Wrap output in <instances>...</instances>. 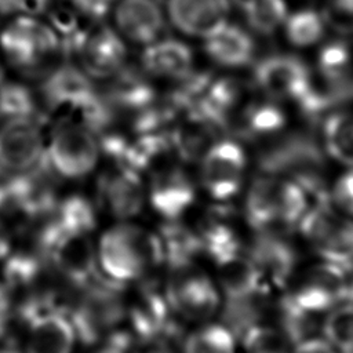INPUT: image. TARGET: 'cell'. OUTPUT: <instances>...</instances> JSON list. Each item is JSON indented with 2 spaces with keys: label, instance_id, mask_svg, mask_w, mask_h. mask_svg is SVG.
Returning <instances> with one entry per match:
<instances>
[{
  "label": "cell",
  "instance_id": "cell-32",
  "mask_svg": "<svg viewBox=\"0 0 353 353\" xmlns=\"http://www.w3.org/2000/svg\"><path fill=\"white\" fill-rule=\"evenodd\" d=\"M37 99L29 85L18 81L0 83V120L36 119Z\"/></svg>",
  "mask_w": 353,
  "mask_h": 353
},
{
  "label": "cell",
  "instance_id": "cell-5",
  "mask_svg": "<svg viewBox=\"0 0 353 353\" xmlns=\"http://www.w3.org/2000/svg\"><path fill=\"white\" fill-rule=\"evenodd\" d=\"M127 307L128 298L123 284L97 274L74 291L66 313L77 341L97 345L121 328L127 319Z\"/></svg>",
  "mask_w": 353,
  "mask_h": 353
},
{
  "label": "cell",
  "instance_id": "cell-14",
  "mask_svg": "<svg viewBox=\"0 0 353 353\" xmlns=\"http://www.w3.org/2000/svg\"><path fill=\"white\" fill-rule=\"evenodd\" d=\"M40 92L46 105L59 117H74L98 90L79 63L63 59L41 77Z\"/></svg>",
  "mask_w": 353,
  "mask_h": 353
},
{
  "label": "cell",
  "instance_id": "cell-4",
  "mask_svg": "<svg viewBox=\"0 0 353 353\" xmlns=\"http://www.w3.org/2000/svg\"><path fill=\"white\" fill-rule=\"evenodd\" d=\"M0 57L23 74L43 77L65 54L46 19L14 14L0 28Z\"/></svg>",
  "mask_w": 353,
  "mask_h": 353
},
{
  "label": "cell",
  "instance_id": "cell-27",
  "mask_svg": "<svg viewBox=\"0 0 353 353\" xmlns=\"http://www.w3.org/2000/svg\"><path fill=\"white\" fill-rule=\"evenodd\" d=\"M327 32V25L320 10L302 7L290 11L283 26L281 33L285 41L296 50H307L323 43Z\"/></svg>",
  "mask_w": 353,
  "mask_h": 353
},
{
  "label": "cell",
  "instance_id": "cell-22",
  "mask_svg": "<svg viewBox=\"0 0 353 353\" xmlns=\"http://www.w3.org/2000/svg\"><path fill=\"white\" fill-rule=\"evenodd\" d=\"M205 57L223 69H241L254 62L256 44L250 30L226 22L201 40Z\"/></svg>",
  "mask_w": 353,
  "mask_h": 353
},
{
  "label": "cell",
  "instance_id": "cell-38",
  "mask_svg": "<svg viewBox=\"0 0 353 353\" xmlns=\"http://www.w3.org/2000/svg\"><path fill=\"white\" fill-rule=\"evenodd\" d=\"M291 353H336V352L320 335H313L296 342Z\"/></svg>",
  "mask_w": 353,
  "mask_h": 353
},
{
  "label": "cell",
  "instance_id": "cell-42",
  "mask_svg": "<svg viewBox=\"0 0 353 353\" xmlns=\"http://www.w3.org/2000/svg\"><path fill=\"white\" fill-rule=\"evenodd\" d=\"M1 57H0V83L4 80V74H3V63H1Z\"/></svg>",
  "mask_w": 353,
  "mask_h": 353
},
{
  "label": "cell",
  "instance_id": "cell-15",
  "mask_svg": "<svg viewBox=\"0 0 353 353\" xmlns=\"http://www.w3.org/2000/svg\"><path fill=\"white\" fill-rule=\"evenodd\" d=\"M46 134L37 119L0 123V168L8 174L26 172L44 159Z\"/></svg>",
  "mask_w": 353,
  "mask_h": 353
},
{
  "label": "cell",
  "instance_id": "cell-1",
  "mask_svg": "<svg viewBox=\"0 0 353 353\" xmlns=\"http://www.w3.org/2000/svg\"><path fill=\"white\" fill-rule=\"evenodd\" d=\"M240 200V214L251 233L295 232L313 204L298 181L266 172L248 181Z\"/></svg>",
  "mask_w": 353,
  "mask_h": 353
},
{
  "label": "cell",
  "instance_id": "cell-10",
  "mask_svg": "<svg viewBox=\"0 0 353 353\" xmlns=\"http://www.w3.org/2000/svg\"><path fill=\"white\" fill-rule=\"evenodd\" d=\"M245 252L268 296L281 294L302 263L290 232L251 233Z\"/></svg>",
  "mask_w": 353,
  "mask_h": 353
},
{
  "label": "cell",
  "instance_id": "cell-33",
  "mask_svg": "<svg viewBox=\"0 0 353 353\" xmlns=\"http://www.w3.org/2000/svg\"><path fill=\"white\" fill-rule=\"evenodd\" d=\"M327 29L338 36H353V0H324L320 8Z\"/></svg>",
  "mask_w": 353,
  "mask_h": 353
},
{
  "label": "cell",
  "instance_id": "cell-9",
  "mask_svg": "<svg viewBox=\"0 0 353 353\" xmlns=\"http://www.w3.org/2000/svg\"><path fill=\"white\" fill-rule=\"evenodd\" d=\"M283 294L301 312L321 319L349 298V268L317 258L302 262Z\"/></svg>",
  "mask_w": 353,
  "mask_h": 353
},
{
  "label": "cell",
  "instance_id": "cell-16",
  "mask_svg": "<svg viewBox=\"0 0 353 353\" xmlns=\"http://www.w3.org/2000/svg\"><path fill=\"white\" fill-rule=\"evenodd\" d=\"M99 207L117 221H131L146 204V185L142 174L120 165L103 171L97 181Z\"/></svg>",
  "mask_w": 353,
  "mask_h": 353
},
{
  "label": "cell",
  "instance_id": "cell-34",
  "mask_svg": "<svg viewBox=\"0 0 353 353\" xmlns=\"http://www.w3.org/2000/svg\"><path fill=\"white\" fill-rule=\"evenodd\" d=\"M328 203L353 218V167H342L330 181Z\"/></svg>",
  "mask_w": 353,
  "mask_h": 353
},
{
  "label": "cell",
  "instance_id": "cell-13",
  "mask_svg": "<svg viewBox=\"0 0 353 353\" xmlns=\"http://www.w3.org/2000/svg\"><path fill=\"white\" fill-rule=\"evenodd\" d=\"M199 186L179 163H163L150 171L146 201L164 222L183 221L193 210Z\"/></svg>",
  "mask_w": 353,
  "mask_h": 353
},
{
  "label": "cell",
  "instance_id": "cell-11",
  "mask_svg": "<svg viewBox=\"0 0 353 353\" xmlns=\"http://www.w3.org/2000/svg\"><path fill=\"white\" fill-rule=\"evenodd\" d=\"M232 205L211 203L192 226L200 243L203 258L211 265L247 250L251 232L240 210H234Z\"/></svg>",
  "mask_w": 353,
  "mask_h": 353
},
{
  "label": "cell",
  "instance_id": "cell-25",
  "mask_svg": "<svg viewBox=\"0 0 353 353\" xmlns=\"http://www.w3.org/2000/svg\"><path fill=\"white\" fill-rule=\"evenodd\" d=\"M319 123L317 141L327 160L353 167V106H338Z\"/></svg>",
  "mask_w": 353,
  "mask_h": 353
},
{
  "label": "cell",
  "instance_id": "cell-41",
  "mask_svg": "<svg viewBox=\"0 0 353 353\" xmlns=\"http://www.w3.org/2000/svg\"><path fill=\"white\" fill-rule=\"evenodd\" d=\"M14 15V10L10 0H0V28L6 23L8 18Z\"/></svg>",
  "mask_w": 353,
  "mask_h": 353
},
{
  "label": "cell",
  "instance_id": "cell-17",
  "mask_svg": "<svg viewBox=\"0 0 353 353\" xmlns=\"http://www.w3.org/2000/svg\"><path fill=\"white\" fill-rule=\"evenodd\" d=\"M74 57L92 80H109L128 63L127 43L103 22L90 29Z\"/></svg>",
  "mask_w": 353,
  "mask_h": 353
},
{
  "label": "cell",
  "instance_id": "cell-20",
  "mask_svg": "<svg viewBox=\"0 0 353 353\" xmlns=\"http://www.w3.org/2000/svg\"><path fill=\"white\" fill-rule=\"evenodd\" d=\"M139 68L153 80L174 85L196 70L192 47L175 37H160L142 47Z\"/></svg>",
  "mask_w": 353,
  "mask_h": 353
},
{
  "label": "cell",
  "instance_id": "cell-21",
  "mask_svg": "<svg viewBox=\"0 0 353 353\" xmlns=\"http://www.w3.org/2000/svg\"><path fill=\"white\" fill-rule=\"evenodd\" d=\"M76 342V331L63 310H41L32 314L22 332L25 353H72Z\"/></svg>",
  "mask_w": 353,
  "mask_h": 353
},
{
  "label": "cell",
  "instance_id": "cell-37",
  "mask_svg": "<svg viewBox=\"0 0 353 353\" xmlns=\"http://www.w3.org/2000/svg\"><path fill=\"white\" fill-rule=\"evenodd\" d=\"M14 14L28 17H44L54 0H10Z\"/></svg>",
  "mask_w": 353,
  "mask_h": 353
},
{
  "label": "cell",
  "instance_id": "cell-40",
  "mask_svg": "<svg viewBox=\"0 0 353 353\" xmlns=\"http://www.w3.org/2000/svg\"><path fill=\"white\" fill-rule=\"evenodd\" d=\"M11 251H12V237L3 218H0V262H4V259L11 254Z\"/></svg>",
  "mask_w": 353,
  "mask_h": 353
},
{
  "label": "cell",
  "instance_id": "cell-35",
  "mask_svg": "<svg viewBox=\"0 0 353 353\" xmlns=\"http://www.w3.org/2000/svg\"><path fill=\"white\" fill-rule=\"evenodd\" d=\"M94 346L92 353H134V338L130 331L117 330Z\"/></svg>",
  "mask_w": 353,
  "mask_h": 353
},
{
  "label": "cell",
  "instance_id": "cell-39",
  "mask_svg": "<svg viewBox=\"0 0 353 353\" xmlns=\"http://www.w3.org/2000/svg\"><path fill=\"white\" fill-rule=\"evenodd\" d=\"M181 346L164 342H135L134 353H179Z\"/></svg>",
  "mask_w": 353,
  "mask_h": 353
},
{
  "label": "cell",
  "instance_id": "cell-24",
  "mask_svg": "<svg viewBox=\"0 0 353 353\" xmlns=\"http://www.w3.org/2000/svg\"><path fill=\"white\" fill-rule=\"evenodd\" d=\"M288 124L285 103L266 97L247 101L237 113V131L250 141H273L285 132Z\"/></svg>",
  "mask_w": 353,
  "mask_h": 353
},
{
  "label": "cell",
  "instance_id": "cell-30",
  "mask_svg": "<svg viewBox=\"0 0 353 353\" xmlns=\"http://www.w3.org/2000/svg\"><path fill=\"white\" fill-rule=\"evenodd\" d=\"M320 336L336 353H353V299L346 298L320 320Z\"/></svg>",
  "mask_w": 353,
  "mask_h": 353
},
{
  "label": "cell",
  "instance_id": "cell-23",
  "mask_svg": "<svg viewBox=\"0 0 353 353\" xmlns=\"http://www.w3.org/2000/svg\"><path fill=\"white\" fill-rule=\"evenodd\" d=\"M106 81V90L102 92L117 114L127 113L131 117L159 98L154 81L141 68L128 63Z\"/></svg>",
  "mask_w": 353,
  "mask_h": 353
},
{
  "label": "cell",
  "instance_id": "cell-26",
  "mask_svg": "<svg viewBox=\"0 0 353 353\" xmlns=\"http://www.w3.org/2000/svg\"><path fill=\"white\" fill-rule=\"evenodd\" d=\"M179 353H240L239 336L228 324L208 321L183 336Z\"/></svg>",
  "mask_w": 353,
  "mask_h": 353
},
{
  "label": "cell",
  "instance_id": "cell-36",
  "mask_svg": "<svg viewBox=\"0 0 353 353\" xmlns=\"http://www.w3.org/2000/svg\"><path fill=\"white\" fill-rule=\"evenodd\" d=\"M85 18L94 23L109 17L113 0H69Z\"/></svg>",
  "mask_w": 353,
  "mask_h": 353
},
{
  "label": "cell",
  "instance_id": "cell-18",
  "mask_svg": "<svg viewBox=\"0 0 353 353\" xmlns=\"http://www.w3.org/2000/svg\"><path fill=\"white\" fill-rule=\"evenodd\" d=\"M110 26L128 44L145 47L163 37L167 18L157 0H113Z\"/></svg>",
  "mask_w": 353,
  "mask_h": 353
},
{
  "label": "cell",
  "instance_id": "cell-31",
  "mask_svg": "<svg viewBox=\"0 0 353 353\" xmlns=\"http://www.w3.org/2000/svg\"><path fill=\"white\" fill-rule=\"evenodd\" d=\"M52 216L57 226L65 230L94 233L97 228L95 205L83 194L72 193L59 199Z\"/></svg>",
  "mask_w": 353,
  "mask_h": 353
},
{
  "label": "cell",
  "instance_id": "cell-12",
  "mask_svg": "<svg viewBox=\"0 0 353 353\" xmlns=\"http://www.w3.org/2000/svg\"><path fill=\"white\" fill-rule=\"evenodd\" d=\"M313 70L292 54L276 52L259 59L252 70L251 84L262 97L295 105L310 88Z\"/></svg>",
  "mask_w": 353,
  "mask_h": 353
},
{
  "label": "cell",
  "instance_id": "cell-3",
  "mask_svg": "<svg viewBox=\"0 0 353 353\" xmlns=\"http://www.w3.org/2000/svg\"><path fill=\"white\" fill-rule=\"evenodd\" d=\"M163 292L179 321L204 324L214 321L222 312L225 299L212 272L200 259L168 262Z\"/></svg>",
  "mask_w": 353,
  "mask_h": 353
},
{
  "label": "cell",
  "instance_id": "cell-8",
  "mask_svg": "<svg viewBox=\"0 0 353 353\" xmlns=\"http://www.w3.org/2000/svg\"><path fill=\"white\" fill-rule=\"evenodd\" d=\"M101 157L98 135L73 119L58 117L46 135L44 163L57 178L83 179L95 171Z\"/></svg>",
  "mask_w": 353,
  "mask_h": 353
},
{
  "label": "cell",
  "instance_id": "cell-19",
  "mask_svg": "<svg viewBox=\"0 0 353 353\" xmlns=\"http://www.w3.org/2000/svg\"><path fill=\"white\" fill-rule=\"evenodd\" d=\"M233 0H165V18L176 33L203 40L229 22Z\"/></svg>",
  "mask_w": 353,
  "mask_h": 353
},
{
  "label": "cell",
  "instance_id": "cell-6",
  "mask_svg": "<svg viewBox=\"0 0 353 353\" xmlns=\"http://www.w3.org/2000/svg\"><path fill=\"white\" fill-rule=\"evenodd\" d=\"M197 165L199 190L215 204H233L250 181V154L239 138L225 135L216 139Z\"/></svg>",
  "mask_w": 353,
  "mask_h": 353
},
{
  "label": "cell",
  "instance_id": "cell-29",
  "mask_svg": "<svg viewBox=\"0 0 353 353\" xmlns=\"http://www.w3.org/2000/svg\"><path fill=\"white\" fill-rule=\"evenodd\" d=\"M240 353H291L295 342L266 320L251 321L239 335Z\"/></svg>",
  "mask_w": 353,
  "mask_h": 353
},
{
  "label": "cell",
  "instance_id": "cell-28",
  "mask_svg": "<svg viewBox=\"0 0 353 353\" xmlns=\"http://www.w3.org/2000/svg\"><path fill=\"white\" fill-rule=\"evenodd\" d=\"M250 32L259 36H273L290 12L287 0H236Z\"/></svg>",
  "mask_w": 353,
  "mask_h": 353
},
{
  "label": "cell",
  "instance_id": "cell-2",
  "mask_svg": "<svg viewBox=\"0 0 353 353\" xmlns=\"http://www.w3.org/2000/svg\"><path fill=\"white\" fill-rule=\"evenodd\" d=\"M97 256L102 273L123 285L153 279L164 266L159 233L131 221H119L101 234Z\"/></svg>",
  "mask_w": 353,
  "mask_h": 353
},
{
  "label": "cell",
  "instance_id": "cell-7",
  "mask_svg": "<svg viewBox=\"0 0 353 353\" xmlns=\"http://www.w3.org/2000/svg\"><path fill=\"white\" fill-rule=\"evenodd\" d=\"M295 234L313 258L343 268L353 266V218L331 203H313Z\"/></svg>",
  "mask_w": 353,
  "mask_h": 353
}]
</instances>
